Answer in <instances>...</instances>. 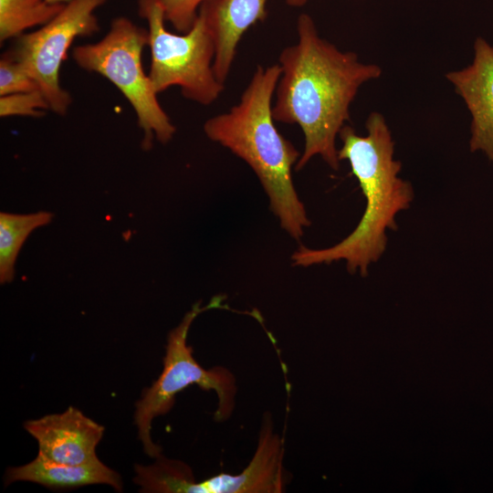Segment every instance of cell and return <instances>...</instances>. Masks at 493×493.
Masks as SVG:
<instances>
[{
  "label": "cell",
  "mask_w": 493,
  "mask_h": 493,
  "mask_svg": "<svg viewBox=\"0 0 493 493\" xmlns=\"http://www.w3.org/2000/svg\"><path fill=\"white\" fill-rule=\"evenodd\" d=\"M27 481L43 485L51 489H68L92 484H106L117 491L122 490L119 473L104 465L100 459L69 465L52 461L37 454L31 462L15 467H8L5 475V484Z\"/></svg>",
  "instance_id": "8fae6325"
},
{
  "label": "cell",
  "mask_w": 493,
  "mask_h": 493,
  "mask_svg": "<svg viewBox=\"0 0 493 493\" xmlns=\"http://www.w3.org/2000/svg\"><path fill=\"white\" fill-rule=\"evenodd\" d=\"M206 0H160L165 20L180 33L187 32Z\"/></svg>",
  "instance_id": "2e32d148"
},
{
  "label": "cell",
  "mask_w": 493,
  "mask_h": 493,
  "mask_svg": "<svg viewBox=\"0 0 493 493\" xmlns=\"http://www.w3.org/2000/svg\"><path fill=\"white\" fill-rule=\"evenodd\" d=\"M367 135L361 136L344 125L339 133L342 146L339 160H347L365 197L364 213L356 228L338 244L320 249L300 246L291 257L295 266L309 267L344 260L347 270L367 275L368 267L384 253L386 230H396V215L414 198L409 182L398 176L402 164L395 160L394 142L384 117L371 112Z\"/></svg>",
  "instance_id": "7a4b0ae2"
},
{
  "label": "cell",
  "mask_w": 493,
  "mask_h": 493,
  "mask_svg": "<svg viewBox=\"0 0 493 493\" xmlns=\"http://www.w3.org/2000/svg\"><path fill=\"white\" fill-rule=\"evenodd\" d=\"M53 215L47 211L31 214H0V282H11L15 263L27 236L37 227L51 222Z\"/></svg>",
  "instance_id": "7c38bea8"
},
{
  "label": "cell",
  "mask_w": 493,
  "mask_h": 493,
  "mask_svg": "<svg viewBox=\"0 0 493 493\" xmlns=\"http://www.w3.org/2000/svg\"><path fill=\"white\" fill-rule=\"evenodd\" d=\"M308 0H285V2L291 6H301L306 4Z\"/></svg>",
  "instance_id": "e0dca14e"
},
{
  "label": "cell",
  "mask_w": 493,
  "mask_h": 493,
  "mask_svg": "<svg viewBox=\"0 0 493 493\" xmlns=\"http://www.w3.org/2000/svg\"><path fill=\"white\" fill-rule=\"evenodd\" d=\"M145 46L148 30L119 16L112 20L110 30L99 42L75 47L72 58L79 68L103 76L123 94L143 131L142 146L149 150L153 138L163 144L170 142L176 128L144 72L142 57Z\"/></svg>",
  "instance_id": "277c9868"
},
{
  "label": "cell",
  "mask_w": 493,
  "mask_h": 493,
  "mask_svg": "<svg viewBox=\"0 0 493 493\" xmlns=\"http://www.w3.org/2000/svg\"><path fill=\"white\" fill-rule=\"evenodd\" d=\"M267 0H206L200 14L215 43L213 68L225 84L231 70L237 45L243 35L257 22L267 17Z\"/></svg>",
  "instance_id": "30bf717a"
},
{
  "label": "cell",
  "mask_w": 493,
  "mask_h": 493,
  "mask_svg": "<svg viewBox=\"0 0 493 493\" xmlns=\"http://www.w3.org/2000/svg\"><path fill=\"white\" fill-rule=\"evenodd\" d=\"M49 110L40 90L0 96V116L41 117Z\"/></svg>",
  "instance_id": "9a60e30c"
},
{
  "label": "cell",
  "mask_w": 493,
  "mask_h": 493,
  "mask_svg": "<svg viewBox=\"0 0 493 493\" xmlns=\"http://www.w3.org/2000/svg\"><path fill=\"white\" fill-rule=\"evenodd\" d=\"M106 0H71L39 29L15 39L7 51L26 69L38 85L49 110L65 115L72 102L70 93L60 86L59 70L78 37L100 30L95 10Z\"/></svg>",
  "instance_id": "52a82bcc"
},
{
  "label": "cell",
  "mask_w": 493,
  "mask_h": 493,
  "mask_svg": "<svg viewBox=\"0 0 493 493\" xmlns=\"http://www.w3.org/2000/svg\"><path fill=\"white\" fill-rule=\"evenodd\" d=\"M64 5L47 0H0L1 43L16 39L31 27L47 24Z\"/></svg>",
  "instance_id": "4fadbf2b"
},
{
  "label": "cell",
  "mask_w": 493,
  "mask_h": 493,
  "mask_svg": "<svg viewBox=\"0 0 493 493\" xmlns=\"http://www.w3.org/2000/svg\"><path fill=\"white\" fill-rule=\"evenodd\" d=\"M280 73L278 64L258 66L238 103L208 119L204 131L250 166L281 227L299 240L310 222L292 180L291 170L300 154L274 123L272 100Z\"/></svg>",
  "instance_id": "3957f363"
},
{
  "label": "cell",
  "mask_w": 493,
  "mask_h": 493,
  "mask_svg": "<svg viewBox=\"0 0 493 493\" xmlns=\"http://www.w3.org/2000/svg\"><path fill=\"white\" fill-rule=\"evenodd\" d=\"M446 78L472 116L470 150L484 152L493 163V45L477 38L472 63Z\"/></svg>",
  "instance_id": "9c48e42d"
},
{
  "label": "cell",
  "mask_w": 493,
  "mask_h": 493,
  "mask_svg": "<svg viewBox=\"0 0 493 493\" xmlns=\"http://www.w3.org/2000/svg\"><path fill=\"white\" fill-rule=\"evenodd\" d=\"M298 41L279 55L281 69L272 114L276 121L298 124L304 150L296 170L320 155L333 170L340 160L336 138L350 120V106L365 82L380 78L382 68L362 62L320 37L308 14L297 20Z\"/></svg>",
  "instance_id": "6da1fadb"
},
{
  "label": "cell",
  "mask_w": 493,
  "mask_h": 493,
  "mask_svg": "<svg viewBox=\"0 0 493 493\" xmlns=\"http://www.w3.org/2000/svg\"><path fill=\"white\" fill-rule=\"evenodd\" d=\"M222 301L223 298L220 297H215L206 306H201V301H198L184 315L181 323L170 331L163 371L136 403L134 420L139 438L144 452L151 457L157 458L162 455L161 447L151 437L152 420L166 414L173 407L175 395L188 386L196 384L216 393L218 403L214 415L216 421L228 419L234 411L237 391L234 374L223 366L210 370L203 368L193 356L192 347L187 344V335L194 319L203 311L221 308Z\"/></svg>",
  "instance_id": "5b68a950"
},
{
  "label": "cell",
  "mask_w": 493,
  "mask_h": 493,
  "mask_svg": "<svg viewBox=\"0 0 493 493\" xmlns=\"http://www.w3.org/2000/svg\"><path fill=\"white\" fill-rule=\"evenodd\" d=\"M39 90L23 65L8 51L0 59V96Z\"/></svg>",
  "instance_id": "5bb4252c"
},
{
  "label": "cell",
  "mask_w": 493,
  "mask_h": 493,
  "mask_svg": "<svg viewBox=\"0 0 493 493\" xmlns=\"http://www.w3.org/2000/svg\"><path fill=\"white\" fill-rule=\"evenodd\" d=\"M47 1L53 4H67L68 2L71 0H47Z\"/></svg>",
  "instance_id": "ac0fdd59"
},
{
  "label": "cell",
  "mask_w": 493,
  "mask_h": 493,
  "mask_svg": "<svg viewBox=\"0 0 493 493\" xmlns=\"http://www.w3.org/2000/svg\"><path fill=\"white\" fill-rule=\"evenodd\" d=\"M138 12L148 24L151 50L149 77L157 94L179 87L183 96L208 106L224 91L214 71L215 43L204 17L198 14L185 33L165 27L160 0H137Z\"/></svg>",
  "instance_id": "8992f818"
},
{
  "label": "cell",
  "mask_w": 493,
  "mask_h": 493,
  "mask_svg": "<svg viewBox=\"0 0 493 493\" xmlns=\"http://www.w3.org/2000/svg\"><path fill=\"white\" fill-rule=\"evenodd\" d=\"M24 427L37 441L38 454L52 461L79 465L99 459L96 447L104 427L78 408L26 421Z\"/></svg>",
  "instance_id": "ba28073f"
}]
</instances>
